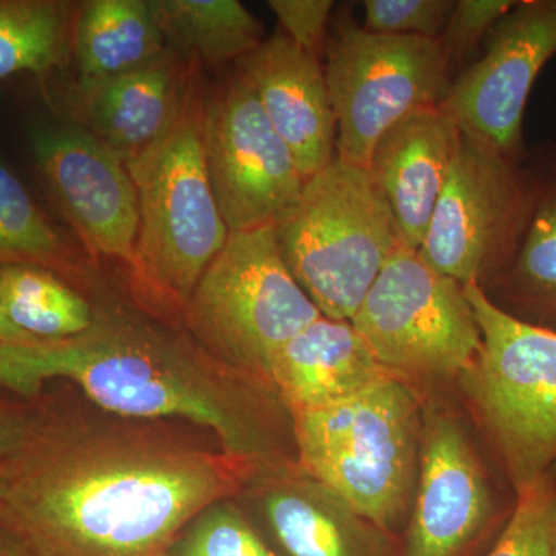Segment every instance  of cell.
I'll return each mask as SVG.
<instances>
[{
  "label": "cell",
  "mask_w": 556,
  "mask_h": 556,
  "mask_svg": "<svg viewBox=\"0 0 556 556\" xmlns=\"http://www.w3.org/2000/svg\"><path fill=\"white\" fill-rule=\"evenodd\" d=\"M258 471L150 420H33L0 464V525L30 556H166Z\"/></svg>",
  "instance_id": "6da1fadb"
},
{
  "label": "cell",
  "mask_w": 556,
  "mask_h": 556,
  "mask_svg": "<svg viewBox=\"0 0 556 556\" xmlns=\"http://www.w3.org/2000/svg\"><path fill=\"white\" fill-rule=\"evenodd\" d=\"M64 379L112 415L179 419L260 470L298 463L291 415L276 391L223 365L190 338L119 311L64 339L0 343V388L22 397Z\"/></svg>",
  "instance_id": "7a4b0ae2"
},
{
  "label": "cell",
  "mask_w": 556,
  "mask_h": 556,
  "mask_svg": "<svg viewBox=\"0 0 556 556\" xmlns=\"http://www.w3.org/2000/svg\"><path fill=\"white\" fill-rule=\"evenodd\" d=\"M204 98L197 62L169 129L124 161L137 190L139 212L130 276L150 299L179 311L230 233L204 160Z\"/></svg>",
  "instance_id": "3957f363"
},
{
  "label": "cell",
  "mask_w": 556,
  "mask_h": 556,
  "mask_svg": "<svg viewBox=\"0 0 556 556\" xmlns=\"http://www.w3.org/2000/svg\"><path fill=\"white\" fill-rule=\"evenodd\" d=\"M422 407L420 391L388 378L327 407L294 413L295 459L397 540L415 496Z\"/></svg>",
  "instance_id": "277c9868"
},
{
  "label": "cell",
  "mask_w": 556,
  "mask_h": 556,
  "mask_svg": "<svg viewBox=\"0 0 556 556\" xmlns=\"http://www.w3.org/2000/svg\"><path fill=\"white\" fill-rule=\"evenodd\" d=\"M276 233L292 277L332 320L353 318L388 260L405 247L368 169L339 159L305 182Z\"/></svg>",
  "instance_id": "5b68a950"
},
{
  "label": "cell",
  "mask_w": 556,
  "mask_h": 556,
  "mask_svg": "<svg viewBox=\"0 0 556 556\" xmlns=\"http://www.w3.org/2000/svg\"><path fill=\"white\" fill-rule=\"evenodd\" d=\"M466 294L482 350L459 383L515 493L556 468V334L496 308L478 285Z\"/></svg>",
  "instance_id": "8992f818"
},
{
  "label": "cell",
  "mask_w": 556,
  "mask_h": 556,
  "mask_svg": "<svg viewBox=\"0 0 556 556\" xmlns=\"http://www.w3.org/2000/svg\"><path fill=\"white\" fill-rule=\"evenodd\" d=\"M181 314L206 353L266 383L270 356L321 317L281 257L276 226L230 232Z\"/></svg>",
  "instance_id": "52a82bcc"
},
{
  "label": "cell",
  "mask_w": 556,
  "mask_h": 556,
  "mask_svg": "<svg viewBox=\"0 0 556 556\" xmlns=\"http://www.w3.org/2000/svg\"><path fill=\"white\" fill-rule=\"evenodd\" d=\"M350 321L380 364L417 391L459 382L482 350L466 287L407 247L388 260Z\"/></svg>",
  "instance_id": "ba28073f"
},
{
  "label": "cell",
  "mask_w": 556,
  "mask_h": 556,
  "mask_svg": "<svg viewBox=\"0 0 556 556\" xmlns=\"http://www.w3.org/2000/svg\"><path fill=\"white\" fill-rule=\"evenodd\" d=\"M324 70L336 159L365 169L378 139L409 113L438 108L455 79L439 40L375 35L346 7L332 16Z\"/></svg>",
  "instance_id": "9c48e42d"
},
{
  "label": "cell",
  "mask_w": 556,
  "mask_h": 556,
  "mask_svg": "<svg viewBox=\"0 0 556 556\" xmlns=\"http://www.w3.org/2000/svg\"><path fill=\"white\" fill-rule=\"evenodd\" d=\"M538 197L535 164L463 134L419 255L460 285L486 289L517 254Z\"/></svg>",
  "instance_id": "30bf717a"
},
{
  "label": "cell",
  "mask_w": 556,
  "mask_h": 556,
  "mask_svg": "<svg viewBox=\"0 0 556 556\" xmlns=\"http://www.w3.org/2000/svg\"><path fill=\"white\" fill-rule=\"evenodd\" d=\"M203 148L229 232L276 226L298 204L306 179L237 72L204 98Z\"/></svg>",
  "instance_id": "8fae6325"
},
{
  "label": "cell",
  "mask_w": 556,
  "mask_h": 556,
  "mask_svg": "<svg viewBox=\"0 0 556 556\" xmlns=\"http://www.w3.org/2000/svg\"><path fill=\"white\" fill-rule=\"evenodd\" d=\"M556 56V0H518L460 70L438 105L463 134L511 160L527 159L525 112L538 75Z\"/></svg>",
  "instance_id": "7c38bea8"
},
{
  "label": "cell",
  "mask_w": 556,
  "mask_h": 556,
  "mask_svg": "<svg viewBox=\"0 0 556 556\" xmlns=\"http://www.w3.org/2000/svg\"><path fill=\"white\" fill-rule=\"evenodd\" d=\"M510 515L501 514L459 417L424 399L415 496L399 556H468Z\"/></svg>",
  "instance_id": "4fadbf2b"
},
{
  "label": "cell",
  "mask_w": 556,
  "mask_h": 556,
  "mask_svg": "<svg viewBox=\"0 0 556 556\" xmlns=\"http://www.w3.org/2000/svg\"><path fill=\"white\" fill-rule=\"evenodd\" d=\"M54 203L93 257L135 265L137 190L123 156L75 126L36 124L28 135Z\"/></svg>",
  "instance_id": "5bb4252c"
},
{
  "label": "cell",
  "mask_w": 556,
  "mask_h": 556,
  "mask_svg": "<svg viewBox=\"0 0 556 556\" xmlns=\"http://www.w3.org/2000/svg\"><path fill=\"white\" fill-rule=\"evenodd\" d=\"M247 489L280 556H399L396 540L298 463L260 470Z\"/></svg>",
  "instance_id": "9a60e30c"
},
{
  "label": "cell",
  "mask_w": 556,
  "mask_h": 556,
  "mask_svg": "<svg viewBox=\"0 0 556 556\" xmlns=\"http://www.w3.org/2000/svg\"><path fill=\"white\" fill-rule=\"evenodd\" d=\"M236 72L257 94L306 181L336 160L338 121L324 62L278 30L263 40L257 50L236 62Z\"/></svg>",
  "instance_id": "2e32d148"
},
{
  "label": "cell",
  "mask_w": 556,
  "mask_h": 556,
  "mask_svg": "<svg viewBox=\"0 0 556 556\" xmlns=\"http://www.w3.org/2000/svg\"><path fill=\"white\" fill-rule=\"evenodd\" d=\"M463 130L444 110H416L376 142L367 169L405 247L419 251L460 148Z\"/></svg>",
  "instance_id": "e0dca14e"
},
{
  "label": "cell",
  "mask_w": 556,
  "mask_h": 556,
  "mask_svg": "<svg viewBox=\"0 0 556 556\" xmlns=\"http://www.w3.org/2000/svg\"><path fill=\"white\" fill-rule=\"evenodd\" d=\"M197 61L174 50L144 67L101 80H78L70 94L75 126L116 150L124 161L152 146L177 118Z\"/></svg>",
  "instance_id": "ac0fdd59"
},
{
  "label": "cell",
  "mask_w": 556,
  "mask_h": 556,
  "mask_svg": "<svg viewBox=\"0 0 556 556\" xmlns=\"http://www.w3.org/2000/svg\"><path fill=\"white\" fill-rule=\"evenodd\" d=\"M396 378L350 320L318 317L270 356L266 380L289 415L327 407Z\"/></svg>",
  "instance_id": "d6986e66"
},
{
  "label": "cell",
  "mask_w": 556,
  "mask_h": 556,
  "mask_svg": "<svg viewBox=\"0 0 556 556\" xmlns=\"http://www.w3.org/2000/svg\"><path fill=\"white\" fill-rule=\"evenodd\" d=\"M530 160L538 174L532 218L510 265L482 291L508 316L556 334V146H541Z\"/></svg>",
  "instance_id": "ffe728a7"
},
{
  "label": "cell",
  "mask_w": 556,
  "mask_h": 556,
  "mask_svg": "<svg viewBox=\"0 0 556 556\" xmlns=\"http://www.w3.org/2000/svg\"><path fill=\"white\" fill-rule=\"evenodd\" d=\"M167 50L149 0L80 3L72 31L79 80H101L144 67Z\"/></svg>",
  "instance_id": "44dd1931"
},
{
  "label": "cell",
  "mask_w": 556,
  "mask_h": 556,
  "mask_svg": "<svg viewBox=\"0 0 556 556\" xmlns=\"http://www.w3.org/2000/svg\"><path fill=\"white\" fill-rule=\"evenodd\" d=\"M167 49L200 64L239 62L265 40V25L239 0H149Z\"/></svg>",
  "instance_id": "7402d4cb"
},
{
  "label": "cell",
  "mask_w": 556,
  "mask_h": 556,
  "mask_svg": "<svg viewBox=\"0 0 556 556\" xmlns=\"http://www.w3.org/2000/svg\"><path fill=\"white\" fill-rule=\"evenodd\" d=\"M0 299L11 324L31 339L72 338L93 324L90 303L39 266H0Z\"/></svg>",
  "instance_id": "603a6c76"
},
{
  "label": "cell",
  "mask_w": 556,
  "mask_h": 556,
  "mask_svg": "<svg viewBox=\"0 0 556 556\" xmlns=\"http://www.w3.org/2000/svg\"><path fill=\"white\" fill-rule=\"evenodd\" d=\"M72 3L0 0V80L62 67L72 53Z\"/></svg>",
  "instance_id": "cb8c5ba5"
},
{
  "label": "cell",
  "mask_w": 556,
  "mask_h": 556,
  "mask_svg": "<svg viewBox=\"0 0 556 556\" xmlns=\"http://www.w3.org/2000/svg\"><path fill=\"white\" fill-rule=\"evenodd\" d=\"M75 269V254L0 155V266Z\"/></svg>",
  "instance_id": "d4e9b609"
},
{
  "label": "cell",
  "mask_w": 556,
  "mask_h": 556,
  "mask_svg": "<svg viewBox=\"0 0 556 556\" xmlns=\"http://www.w3.org/2000/svg\"><path fill=\"white\" fill-rule=\"evenodd\" d=\"M166 556H280L232 500L204 508L175 538Z\"/></svg>",
  "instance_id": "484cf974"
},
{
  "label": "cell",
  "mask_w": 556,
  "mask_h": 556,
  "mask_svg": "<svg viewBox=\"0 0 556 556\" xmlns=\"http://www.w3.org/2000/svg\"><path fill=\"white\" fill-rule=\"evenodd\" d=\"M556 533V468L515 492L506 526L484 556H552Z\"/></svg>",
  "instance_id": "4316f807"
},
{
  "label": "cell",
  "mask_w": 556,
  "mask_h": 556,
  "mask_svg": "<svg viewBox=\"0 0 556 556\" xmlns=\"http://www.w3.org/2000/svg\"><path fill=\"white\" fill-rule=\"evenodd\" d=\"M456 0H365L362 28L375 35L439 40Z\"/></svg>",
  "instance_id": "83f0119b"
},
{
  "label": "cell",
  "mask_w": 556,
  "mask_h": 556,
  "mask_svg": "<svg viewBox=\"0 0 556 556\" xmlns=\"http://www.w3.org/2000/svg\"><path fill=\"white\" fill-rule=\"evenodd\" d=\"M518 0H456L444 33L439 38L453 75L470 64L475 51L484 43L497 21Z\"/></svg>",
  "instance_id": "f1b7e54d"
},
{
  "label": "cell",
  "mask_w": 556,
  "mask_h": 556,
  "mask_svg": "<svg viewBox=\"0 0 556 556\" xmlns=\"http://www.w3.org/2000/svg\"><path fill=\"white\" fill-rule=\"evenodd\" d=\"M281 31L295 46L324 62L332 16L338 9L332 0H269Z\"/></svg>",
  "instance_id": "f546056e"
},
{
  "label": "cell",
  "mask_w": 556,
  "mask_h": 556,
  "mask_svg": "<svg viewBox=\"0 0 556 556\" xmlns=\"http://www.w3.org/2000/svg\"><path fill=\"white\" fill-rule=\"evenodd\" d=\"M31 424L33 420L0 407V464L5 463L21 447Z\"/></svg>",
  "instance_id": "4dcf8cb0"
},
{
  "label": "cell",
  "mask_w": 556,
  "mask_h": 556,
  "mask_svg": "<svg viewBox=\"0 0 556 556\" xmlns=\"http://www.w3.org/2000/svg\"><path fill=\"white\" fill-rule=\"evenodd\" d=\"M0 556H30L20 540L0 525Z\"/></svg>",
  "instance_id": "1f68e13d"
},
{
  "label": "cell",
  "mask_w": 556,
  "mask_h": 556,
  "mask_svg": "<svg viewBox=\"0 0 556 556\" xmlns=\"http://www.w3.org/2000/svg\"><path fill=\"white\" fill-rule=\"evenodd\" d=\"M24 340H33L30 336L22 332L21 329L14 327L7 317L3 309L2 299H0V343L2 342H24Z\"/></svg>",
  "instance_id": "d6a6232c"
},
{
  "label": "cell",
  "mask_w": 556,
  "mask_h": 556,
  "mask_svg": "<svg viewBox=\"0 0 556 556\" xmlns=\"http://www.w3.org/2000/svg\"><path fill=\"white\" fill-rule=\"evenodd\" d=\"M552 556H556V533H555L554 548H552Z\"/></svg>",
  "instance_id": "836d02e7"
}]
</instances>
